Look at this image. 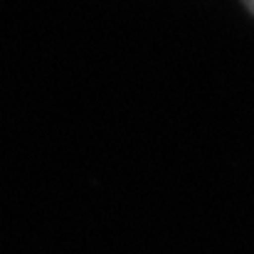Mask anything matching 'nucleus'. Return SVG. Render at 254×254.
I'll return each instance as SVG.
<instances>
[{"mask_svg": "<svg viewBox=\"0 0 254 254\" xmlns=\"http://www.w3.org/2000/svg\"><path fill=\"white\" fill-rule=\"evenodd\" d=\"M242 2H245V7H247V10L254 15V0H242Z\"/></svg>", "mask_w": 254, "mask_h": 254, "instance_id": "obj_1", "label": "nucleus"}]
</instances>
